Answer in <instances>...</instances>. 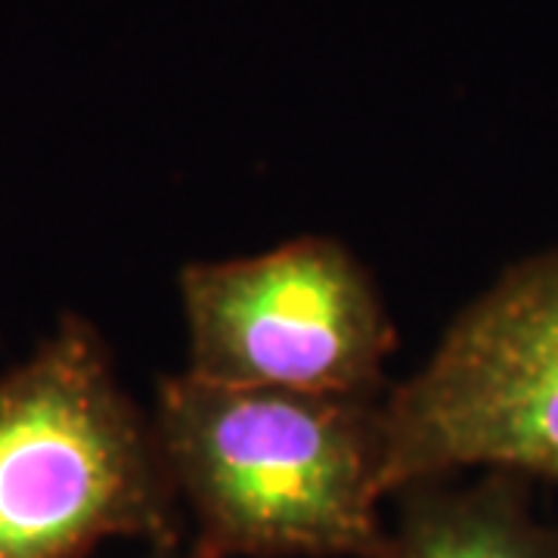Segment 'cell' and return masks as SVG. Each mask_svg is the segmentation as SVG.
I'll list each match as a JSON object with an SVG mask.
<instances>
[{"instance_id":"cell-1","label":"cell","mask_w":558,"mask_h":558,"mask_svg":"<svg viewBox=\"0 0 558 558\" xmlns=\"http://www.w3.org/2000/svg\"><path fill=\"white\" fill-rule=\"evenodd\" d=\"M381 398L161 376L149 413L186 546L199 558L379 556Z\"/></svg>"},{"instance_id":"cell-2","label":"cell","mask_w":558,"mask_h":558,"mask_svg":"<svg viewBox=\"0 0 558 558\" xmlns=\"http://www.w3.org/2000/svg\"><path fill=\"white\" fill-rule=\"evenodd\" d=\"M131 539L186 543V515L109 341L65 314L0 373V558H90Z\"/></svg>"},{"instance_id":"cell-3","label":"cell","mask_w":558,"mask_h":558,"mask_svg":"<svg viewBox=\"0 0 558 558\" xmlns=\"http://www.w3.org/2000/svg\"><path fill=\"white\" fill-rule=\"evenodd\" d=\"M379 428L388 499L484 469L558 484V245L509 264L450 319L385 391Z\"/></svg>"},{"instance_id":"cell-4","label":"cell","mask_w":558,"mask_h":558,"mask_svg":"<svg viewBox=\"0 0 558 558\" xmlns=\"http://www.w3.org/2000/svg\"><path fill=\"white\" fill-rule=\"evenodd\" d=\"M186 373L218 385L381 398L398 326L373 270L336 236L258 255L190 260L178 274Z\"/></svg>"},{"instance_id":"cell-5","label":"cell","mask_w":558,"mask_h":558,"mask_svg":"<svg viewBox=\"0 0 558 558\" xmlns=\"http://www.w3.org/2000/svg\"><path fill=\"white\" fill-rule=\"evenodd\" d=\"M534 484L506 469L413 481L391 497L398 519L376 558H558V524L539 519Z\"/></svg>"},{"instance_id":"cell-6","label":"cell","mask_w":558,"mask_h":558,"mask_svg":"<svg viewBox=\"0 0 558 558\" xmlns=\"http://www.w3.org/2000/svg\"><path fill=\"white\" fill-rule=\"evenodd\" d=\"M137 558H199V556L183 543V546H168V549H143Z\"/></svg>"}]
</instances>
